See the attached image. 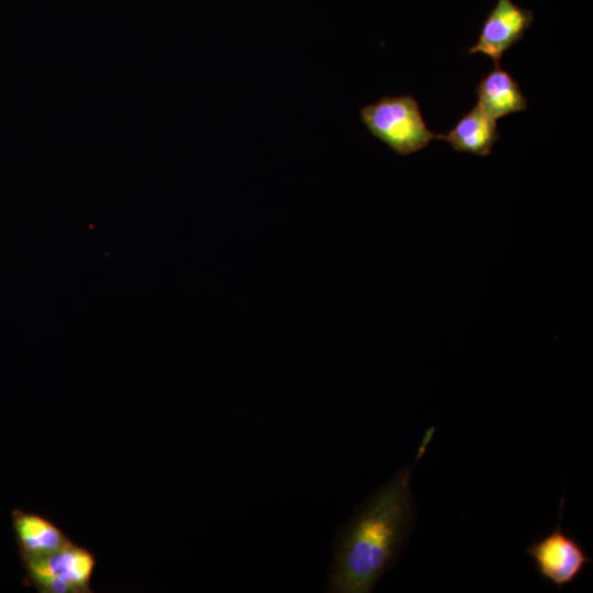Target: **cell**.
<instances>
[{"label": "cell", "instance_id": "obj_1", "mask_svg": "<svg viewBox=\"0 0 593 593\" xmlns=\"http://www.w3.org/2000/svg\"><path fill=\"white\" fill-rule=\"evenodd\" d=\"M412 469L401 468L339 528L326 592L370 593L396 562L415 517Z\"/></svg>", "mask_w": 593, "mask_h": 593}, {"label": "cell", "instance_id": "obj_2", "mask_svg": "<svg viewBox=\"0 0 593 593\" xmlns=\"http://www.w3.org/2000/svg\"><path fill=\"white\" fill-rule=\"evenodd\" d=\"M369 133L401 156L426 147L436 138L426 125L418 102L411 94L383 96L359 110Z\"/></svg>", "mask_w": 593, "mask_h": 593}, {"label": "cell", "instance_id": "obj_3", "mask_svg": "<svg viewBox=\"0 0 593 593\" xmlns=\"http://www.w3.org/2000/svg\"><path fill=\"white\" fill-rule=\"evenodd\" d=\"M24 585L40 593H91L90 582L97 558L72 540L41 556L22 557Z\"/></svg>", "mask_w": 593, "mask_h": 593}, {"label": "cell", "instance_id": "obj_4", "mask_svg": "<svg viewBox=\"0 0 593 593\" xmlns=\"http://www.w3.org/2000/svg\"><path fill=\"white\" fill-rule=\"evenodd\" d=\"M564 501L561 500L559 519L555 528L540 538L534 539L526 548L536 571L547 583L559 590L573 583L592 562L582 545L564 533L561 521Z\"/></svg>", "mask_w": 593, "mask_h": 593}, {"label": "cell", "instance_id": "obj_5", "mask_svg": "<svg viewBox=\"0 0 593 593\" xmlns=\"http://www.w3.org/2000/svg\"><path fill=\"white\" fill-rule=\"evenodd\" d=\"M534 22L530 10L512 0H496L481 26L477 43L469 54L481 53L499 63L504 53L517 44Z\"/></svg>", "mask_w": 593, "mask_h": 593}, {"label": "cell", "instance_id": "obj_6", "mask_svg": "<svg viewBox=\"0 0 593 593\" xmlns=\"http://www.w3.org/2000/svg\"><path fill=\"white\" fill-rule=\"evenodd\" d=\"M11 518L20 558L53 552L71 540L55 523L41 514L15 508Z\"/></svg>", "mask_w": 593, "mask_h": 593}, {"label": "cell", "instance_id": "obj_7", "mask_svg": "<svg viewBox=\"0 0 593 593\" xmlns=\"http://www.w3.org/2000/svg\"><path fill=\"white\" fill-rule=\"evenodd\" d=\"M455 150L488 156L500 138L496 120L478 104L465 113L446 134H436Z\"/></svg>", "mask_w": 593, "mask_h": 593}, {"label": "cell", "instance_id": "obj_8", "mask_svg": "<svg viewBox=\"0 0 593 593\" xmlns=\"http://www.w3.org/2000/svg\"><path fill=\"white\" fill-rule=\"evenodd\" d=\"M475 91L477 104L494 120L525 111L528 107L518 82L499 63L480 79Z\"/></svg>", "mask_w": 593, "mask_h": 593}]
</instances>
